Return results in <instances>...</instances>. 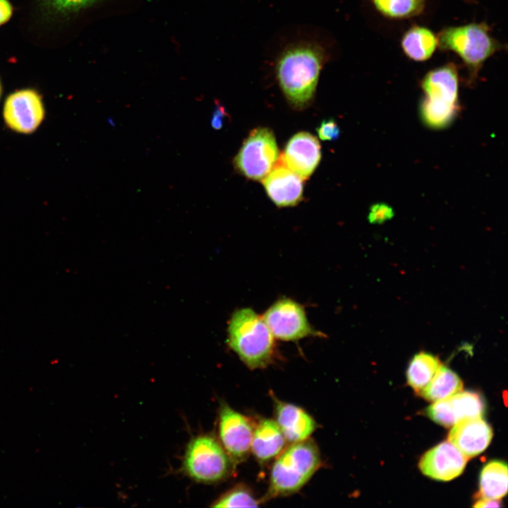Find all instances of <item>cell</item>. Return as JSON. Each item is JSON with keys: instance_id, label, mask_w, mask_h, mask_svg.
I'll return each instance as SVG.
<instances>
[{"instance_id": "cell-13", "label": "cell", "mask_w": 508, "mask_h": 508, "mask_svg": "<svg viewBox=\"0 0 508 508\" xmlns=\"http://www.w3.org/2000/svg\"><path fill=\"white\" fill-rule=\"evenodd\" d=\"M303 179L279 159L262 180L268 197L278 207L294 206L303 198Z\"/></svg>"}, {"instance_id": "cell-28", "label": "cell", "mask_w": 508, "mask_h": 508, "mask_svg": "<svg viewBox=\"0 0 508 508\" xmlns=\"http://www.w3.org/2000/svg\"><path fill=\"white\" fill-rule=\"evenodd\" d=\"M227 113L225 107L218 101H215V108L211 117L210 124L213 129L220 130L224 123Z\"/></svg>"}, {"instance_id": "cell-3", "label": "cell", "mask_w": 508, "mask_h": 508, "mask_svg": "<svg viewBox=\"0 0 508 508\" xmlns=\"http://www.w3.org/2000/svg\"><path fill=\"white\" fill-rule=\"evenodd\" d=\"M437 47L457 54L473 80L485 61L502 49L485 23H471L442 29L437 35Z\"/></svg>"}, {"instance_id": "cell-10", "label": "cell", "mask_w": 508, "mask_h": 508, "mask_svg": "<svg viewBox=\"0 0 508 508\" xmlns=\"http://www.w3.org/2000/svg\"><path fill=\"white\" fill-rule=\"evenodd\" d=\"M484 411L482 397L471 391H461L434 402L425 409L426 415L431 420L446 428L463 419L482 417Z\"/></svg>"}, {"instance_id": "cell-15", "label": "cell", "mask_w": 508, "mask_h": 508, "mask_svg": "<svg viewBox=\"0 0 508 508\" xmlns=\"http://www.w3.org/2000/svg\"><path fill=\"white\" fill-rule=\"evenodd\" d=\"M425 97L451 104H459V73L456 66L447 63L428 71L421 82Z\"/></svg>"}, {"instance_id": "cell-21", "label": "cell", "mask_w": 508, "mask_h": 508, "mask_svg": "<svg viewBox=\"0 0 508 508\" xmlns=\"http://www.w3.org/2000/svg\"><path fill=\"white\" fill-rule=\"evenodd\" d=\"M441 364L438 357L421 351L410 361L406 371L409 385L418 394L433 377Z\"/></svg>"}, {"instance_id": "cell-19", "label": "cell", "mask_w": 508, "mask_h": 508, "mask_svg": "<svg viewBox=\"0 0 508 508\" xmlns=\"http://www.w3.org/2000/svg\"><path fill=\"white\" fill-rule=\"evenodd\" d=\"M463 382L451 369L440 364L433 377L418 393L430 401H437L462 391Z\"/></svg>"}, {"instance_id": "cell-29", "label": "cell", "mask_w": 508, "mask_h": 508, "mask_svg": "<svg viewBox=\"0 0 508 508\" xmlns=\"http://www.w3.org/2000/svg\"><path fill=\"white\" fill-rule=\"evenodd\" d=\"M12 11V6L8 0H0V25L10 19Z\"/></svg>"}, {"instance_id": "cell-8", "label": "cell", "mask_w": 508, "mask_h": 508, "mask_svg": "<svg viewBox=\"0 0 508 508\" xmlns=\"http://www.w3.org/2000/svg\"><path fill=\"white\" fill-rule=\"evenodd\" d=\"M218 430L221 445L231 461H243L251 450L253 428L248 419L223 403L219 413Z\"/></svg>"}, {"instance_id": "cell-27", "label": "cell", "mask_w": 508, "mask_h": 508, "mask_svg": "<svg viewBox=\"0 0 508 508\" xmlns=\"http://www.w3.org/2000/svg\"><path fill=\"white\" fill-rule=\"evenodd\" d=\"M319 138L322 140H334L338 138L340 130L333 119L324 120L317 128Z\"/></svg>"}, {"instance_id": "cell-9", "label": "cell", "mask_w": 508, "mask_h": 508, "mask_svg": "<svg viewBox=\"0 0 508 508\" xmlns=\"http://www.w3.org/2000/svg\"><path fill=\"white\" fill-rule=\"evenodd\" d=\"M6 125L12 130L30 133L37 128L44 116L40 96L26 89L11 94L5 101L3 111Z\"/></svg>"}, {"instance_id": "cell-26", "label": "cell", "mask_w": 508, "mask_h": 508, "mask_svg": "<svg viewBox=\"0 0 508 508\" xmlns=\"http://www.w3.org/2000/svg\"><path fill=\"white\" fill-rule=\"evenodd\" d=\"M394 215L392 207L386 203H376L373 205L369 210L368 219L372 224H382L391 219Z\"/></svg>"}, {"instance_id": "cell-23", "label": "cell", "mask_w": 508, "mask_h": 508, "mask_svg": "<svg viewBox=\"0 0 508 508\" xmlns=\"http://www.w3.org/2000/svg\"><path fill=\"white\" fill-rule=\"evenodd\" d=\"M382 16L390 19H406L420 15L425 8V0H371Z\"/></svg>"}, {"instance_id": "cell-2", "label": "cell", "mask_w": 508, "mask_h": 508, "mask_svg": "<svg viewBox=\"0 0 508 508\" xmlns=\"http://www.w3.org/2000/svg\"><path fill=\"white\" fill-rule=\"evenodd\" d=\"M228 344L251 369L265 368L275 353L274 337L262 317L249 308L236 310L228 326Z\"/></svg>"}, {"instance_id": "cell-6", "label": "cell", "mask_w": 508, "mask_h": 508, "mask_svg": "<svg viewBox=\"0 0 508 508\" xmlns=\"http://www.w3.org/2000/svg\"><path fill=\"white\" fill-rule=\"evenodd\" d=\"M279 159V150L272 130L258 127L251 131L233 160L234 168L246 178L262 181Z\"/></svg>"}, {"instance_id": "cell-17", "label": "cell", "mask_w": 508, "mask_h": 508, "mask_svg": "<svg viewBox=\"0 0 508 508\" xmlns=\"http://www.w3.org/2000/svg\"><path fill=\"white\" fill-rule=\"evenodd\" d=\"M286 441L275 421L263 419L253 430L251 451L260 461H267L282 452Z\"/></svg>"}, {"instance_id": "cell-14", "label": "cell", "mask_w": 508, "mask_h": 508, "mask_svg": "<svg viewBox=\"0 0 508 508\" xmlns=\"http://www.w3.org/2000/svg\"><path fill=\"white\" fill-rule=\"evenodd\" d=\"M492 437L491 427L481 417L459 421L450 430L449 441L468 459L483 452Z\"/></svg>"}, {"instance_id": "cell-1", "label": "cell", "mask_w": 508, "mask_h": 508, "mask_svg": "<svg viewBox=\"0 0 508 508\" xmlns=\"http://www.w3.org/2000/svg\"><path fill=\"white\" fill-rule=\"evenodd\" d=\"M332 56V46L317 37H301L284 44L274 60L278 85L288 102L301 109L313 99L320 72Z\"/></svg>"}, {"instance_id": "cell-22", "label": "cell", "mask_w": 508, "mask_h": 508, "mask_svg": "<svg viewBox=\"0 0 508 508\" xmlns=\"http://www.w3.org/2000/svg\"><path fill=\"white\" fill-rule=\"evenodd\" d=\"M459 110V104L433 101L425 97L421 104V114L424 123L435 129L443 128L450 124Z\"/></svg>"}, {"instance_id": "cell-30", "label": "cell", "mask_w": 508, "mask_h": 508, "mask_svg": "<svg viewBox=\"0 0 508 508\" xmlns=\"http://www.w3.org/2000/svg\"><path fill=\"white\" fill-rule=\"evenodd\" d=\"M502 504L499 500H490L481 498L475 504L474 507H501Z\"/></svg>"}, {"instance_id": "cell-5", "label": "cell", "mask_w": 508, "mask_h": 508, "mask_svg": "<svg viewBox=\"0 0 508 508\" xmlns=\"http://www.w3.org/2000/svg\"><path fill=\"white\" fill-rule=\"evenodd\" d=\"M232 462L216 438L202 435L193 438L188 443L183 468L187 476L197 482L213 483L228 477Z\"/></svg>"}, {"instance_id": "cell-16", "label": "cell", "mask_w": 508, "mask_h": 508, "mask_svg": "<svg viewBox=\"0 0 508 508\" xmlns=\"http://www.w3.org/2000/svg\"><path fill=\"white\" fill-rule=\"evenodd\" d=\"M275 415L286 440L291 443L307 440L316 429L315 420L296 405L276 400Z\"/></svg>"}, {"instance_id": "cell-11", "label": "cell", "mask_w": 508, "mask_h": 508, "mask_svg": "<svg viewBox=\"0 0 508 508\" xmlns=\"http://www.w3.org/2000/svg\"><path fill=\"white\" fill-rule=\"evenodd\" d=\"M468 459L449 441H444L427 451L421 458V472L435 480L448 481L459 476Z\"/></svg>"}, {"instance_id": "cell-20", "label": "cell", "mask_w": 508, "mask_h": 508, "mask_svg": "<svg viewBox=\"0 0 508 508\" xmlns=\"http://www.w3.org/2000/svg\"><path fill=\"white\" fill-rule=\"evenodd\" d=\"M507 464L491 461L480 472L479 495L484 499L500 500L507 494Z\"/></svg>"}, {"instance_id": "cell-7", "label": "cell", "mask_w": 508, "mask_h": 508, "mask_svg": "<svg viewBox=\"0 0 508 508\" xmlns=\"http://www.w3.org/2000/svg\"><path fill=\"white\" fill-rule=\"evenodd\" d=\"M262 318L273 336L280 340L297 341L309 336L322 335L311 327L303 307L291 298L277 301Z\"/></svg>"}, {"instance_id": "cell-24", "label": "cell", "mask_w": 508, "mask_h": 508, "mask_svg": "<svg viewBox=\"0 0 508 508\" xmlns=\"http://www.w3.org/2000/svg\"><path fill=\"white\" fill-rule=\"evenodd\" d=\"M259 502L248 490L238 486L226 492L212 505L214 507H258Z\"/></svg>"}, {"instance_id": "cell-31", "label": "cell", "mask_w": 508, "mask_h": 508, "mask_svg": "<svg viewBox=\"0 0 508 508\" xmlns=\"http://www.w3.org/2000/svg\"><path fill=\"white\" fill-rule=\"evenodd\" d=\"M1 84H0V95H1Z\"/></svg>"}, {"instance_id": "cell-25", "label": "cell", "mask_w": 508, "mask_h": 508, "mask_svg": "<svg viewBox=\"0 0 508 508\" xmlns=\"http://www.w3.org/2000/svg\"><path fill=\"white\" fill-rule=\"evenodd\" d=\"M103 0H43L44 6L54 13L68 15Z\"/></svg>"}, {"instance_id": "cell-4", "label": "cell", "mask_w": 508, "mask_h": 508, "mask_svg": "<svg viewBox=\"0 0 508 508\" xmlns=\"http://www.w3.org/2000/svg\"><path fill=\"white\" fill-rule=\"evenodd\" d=\"M278 456L270 473L269 497L286 496L298 491L321 464L317 446L307 440L292 443Z\"/></svg>"}, {"instance_id": "cell-12", "label": "cell", "mask_w": 508, "mask_h": 508, "mask_svg": "<svg viewBox=\"0 0 508 508\" xmlns=\"http://www.w3.org/2000/svg\"><path fill=\"white\" fill-rule=\"evenodd\" d=\"M320 159L318 139L308 132H299L289 139L279 159L304 181L313 173Z\"/></svg>"}, {"instance_id": "cell-18", "label": "cell", "mask_w": 508, "mask_h": 508, "mask_svg": "<svg viewBox=\"0 0 508 508\" xmlns=\"http://www.w3.org/2000/svg\"><path fill=\"white\" fill-rule=\"evenodd\" d=\"M401 47L405 55L415 61L428 60L437 47V37L429 28L413 25L403 35Z\"/></svg>"}]
</instances>
